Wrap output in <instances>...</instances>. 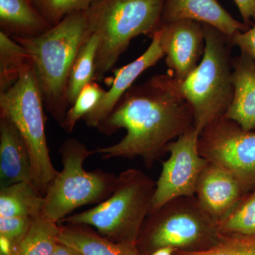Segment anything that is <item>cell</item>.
<instances>
[{"label": "cell", "instance_id": "cell-1", "mask_svg": "<svg viewBox=\"0 0 255 255\" xmlns=\"http://www.w3.org/2000/svg\"><path fill=\"white\" fill-rule=\"evenodd\" d=\"M194 122L189 104L151 78L143 85L129 89L97 128L107 135L124 128L125 136L114 145L97 147L95 152L103 159L140 157L150 168L167 153L169 144L194 127Z\"/></svg>", "mask_w": 255, "mask_h": 255}, {"label": "cell", "instance_id": "cell-2", "mask_svg": "<svg viewBox=\"0 0 255 255\" xmlns=\"http://www.w3.org/2000/svg\"><path fill=\"white\" fill-rule=\"evenodd\" d=\"M202 25L206 42L204 55L187 78L179 80L170 74L152 77L164 90L189 104L194 114V127L199 134L224 117L234 93L231 36L210 25Z\"/></svg>", "mask_w": 255, "mask_h": 255}, {"label": "cell", "instance_id": "cell-3", "mask_svg": "<svg viewBox=\"0 0 255 255\" xmlns=\"http://www.w3.org/2000/svg\"><path fill=\"white\" fill-rule=\"evenodd\" d=\"M95 28L90 6L69 15L40 36L14 39L29 53L45 108L60 126L70 107L68 87L72 66Z\"/></svg>", "mask_w": 255, "mask_h": 255}, {"label": "cell", "instance_id": "cell-4", "mask_svg": "<svg viewBox=\"0 0 255 255\" xmlns=\"http://www.w3.org/2000/svg\"><path fill=\"white\" fill-rule=\"evenodd\" d=\"M155 184L140 169H126L119 174L108 199L92 209L68 216L61 223L86 225L114 243L136 246L150 211Z\"/></svg>", "mask_w": 255, "mask_h": 255}, {"label": "cell", "instance_id": "cell-5", "mask_svg": "<svg viewBox=\"0 0 255 255\" xmlns=\"http://www.w3.org/2000/svg\"><path fill=\"white\" fill-rule=\"evenodd\" d=\"M218 224L201 208L195 196L172 199L149 213L136 243L142 255L161 248L205 251L219 241Z\"/></svg>", "mask_w": 255, "mask_h": 255}, {"label": "cell", "instance_id": "cell-6", "mask_svg": "<svg viewBox=\"0 0 255 255\" xmlns=\"http://www.w3.org/2000/svg\"><path fill=\"white\" fill-rule=\"evenodd\" d=\"M59 152L63 169L47 189L43 211L45 217L58 223L78 208L108 199L118 180V176L102 169L88 172L84 168L85 161L96 152L78 139L67 138Z\"/></svg>", "mask_w": 255, "mask_h": 255}, {"label": "cell", "instance_id": "cell-7", "mask_svg": "<svg viewBox=\"0 0 255 255\" xmlns=\"http://www.w3.org/2000/svg\"><path fill=\"white\" fill-rule=\"evenodd\" d=\"M165 0H94L95 29L100 35L95 80L114 68L132 38L152 36L159 27Z\"/></svg>", "mask_w": 255, "mask_h": 255}, {"label": "cell", "instance_id": "cell-8", "mask_svg": "<svg viewBox=\"0 0 255 255\" xmlns=\"http://www.w3.org/2000/svg\"><path fill=\"white\" fill-rule=\"evenodd\" d=\"M44 107L33 66L7 91L0 94V114L12 121L24 139L31 157V182L43 196L58 173L47 144Z\"/></svg>", "mask_w": 255, "mask_h": 255}, {"label": "cell", "instance_id": "cell-9", "mask_svg": "<svg viewBox=\"0 0 255 255\" xmlns=\"http://www.w3.org/2000/svg\"><path fill=\"white\" fill-rule=\"evenodd\" d=\"M199 153L234 176L246 193L255 188V131L223 117L199 134Z\"/></svg>", "mask_w": 255, "mask_h": 255}, {"label": "cell", "instance_id": "cell-10", "mask_svg": "<svg viewBox=\"0 0 255 255\" xmlns=\"http://www.w3.org/2000/svg\"><path fill=\"white\" fill-rule=\"evenodd\" d=\"M199 137L192 127L167 146L169 157L162 162L150 212L172 199L195 196L196 183L207 163L199 153Z\"/></svg>", "mask_w": 255, "mask_h": 255}, {"label": "cell", "instance_id": "cell-11", "mask_svg": "<svg viewBox=\"0 0 255 255\" xmlns=\"http://www.w3.org/2000/svg\"><path fill=\"white\" fill-rule=\"evenodd\" d=\"M159 43L174 78H187L202 59L206 42L202 23L189 19L161 23Z\"/></svg>", "mask_w": 255, "mask_h": 255}, {"label": "cell", "instance_id": "cell-12", "mask_svg": "<svg viewBox=\"0 0 255 255\" xmlns=\"http://www.w3.org/2000/svg\"><path fill=\"white\" fill-rule=\"evenodd\" d=\"M246 194L241 183L231 172L209 162L196 183V199L217 224L236 207Z\"/></svg>", "mask_w": 255, "mask_h": 255}, {"label": "cell", "instance_id": "cell-13", "mask_svg": "<svg viewBox=\"0 0 255 255\" xmlns=\"http://www.w3.org/2000/svg\"><path fill=\"white\" fill-rule=\"evenodd\" d=\"M152 41L145 51L136 60L115 71V78L112 87L106 91L98 105L90 113L84 117L87 127L97 128L112 113L132 84L144 71L154 66L164 57L159 43V32L155 31L151 36Z\"/></svg>", "mask_w": 255, "mask_h": 255}, {"label": "cell", "instance_id": "cell-14", "mask_svg": "<svg viewBox=\"0 0 255 255\" xmlns=\"http://www.w3.org/2000/svg\"><path fill=\"white\" fill-rule=\"evenodd\" d=\"M182 19L206 23L231 37L248 29L244 23L233 18L217 0H165L160 24Z\"/></svg>", "mask_w": 255, "mask_h": 255}, {"label": "cell", "instance_id": "cell-15", "mask_svg": "<svg viewBox=\"0 0 255 255\" xmlns=\"http://www.w3.org/2000/svg\"><path fill=\"white\" fill-rule=\"evenodd\" d=\"M31 182V162L24 139L12 121L0 114V187Z\"/></svg>", "mask_w": 255, "mask_h": 255}, {"label": "cell", "instance_id": "cell-16", "mask_svg": "<svg viewBox=\"0 0 255 255\" xmlns=\"http://www.w3.org/2000/svg\"><path fill=\"white\" fill-rule=\"evenodd\" d=\"M232 82L233 98L224 117L245 130H255V61L245 53L233 58Z\"/></svg>", "mask_w": 255, "mask_h": 255}, {"label": "cell", "instance_id": "cell-17", "mask_svg": "<svg viewBox=\"0 0 255 255\" xmlns=\"http://www.w3.org/2000/svg\"><path fill=\"white\" fill-rule=\"evenodd\" d=\"M0 27L15 39L40 36L52 26L32 0H0Z\"/></svg>", "mask_w": 255, "mask_h": 255}, {"label": "cell", "instance_id": "cell-18", "mask_svg": "<svg viewBox=\"0 0 255 255\" xmlns=\"http://www.w3.org/2000/svg\"><path fill=\"white\" fill-rule=\"evenodd\" d=\"M58 242L71 247L82 255H142L136 246L114 243L86 225H61Z\"/></svg>", "mask_w": 255, "mask_h": 255}, {"label": "cell", "instance_id": "cell-19", "mask_svg": "<svg viewBox=\"0 0 255 255\" xmlns=\"http://www.w3.org/2000/svg\"><path fill=\"white\" fill-rule=\"evenodd\" d=\"M43 196L31 182L0 188V218H35L43 214Z\"/></svg>", "mask_w": 255, "mask_h": 255}, {"label": "cell", "instance_id": "cell-20", "mask_svg": "<svg viewBox=\"0 0 255 255\" xmlns=\"http://www.w3.org/2000/svg\"><path fill=\"white\" fill-rule=\"evenodd\" d=\"M60 226L43 214L33 218L26 236L9 255H51L58 242Z\"/></svg>", "mask_w": 255, "mask_h": 255}, {"label": "cell", "instance_id": "cell-21", "mask_svg": "<svg viewBox=\"0 0 255 255\" xmlns=\"http://www.w3.org/2000/svg\"><path fill=\"white\" fill-rule=\"evenodd\" d=\"M100 43V35L95 28L79 50L69 77L68 99L70 107L82 89L95 81L96 58Z\"/></svg>", "mask_w": 255, "mask_h": 255}, {"label": "cell", "instance_id": "cell-22", "mask_svg": "<svg viewBox=\"0 0 255 255\" xmlns=\"http://www.w3.org/2000/svg\"><path fill=\"white\" fill-rule=\"evenodd\" d=\"M32 66L33 62L26 48L0 31V94L7 91Z\"/></svg>", "mask_w": 255, "mask_h": 255}, {"label": "cell", "instance_id": "cell-23", "mask_svg": "<svg viewBox=\"0 0 255 255\" xmlns=\"http://www.w3.org/2000/svg\"><path fill=\"white\" fill-rule=\"evenodd\" d=\"M223 236H255V188L245 194L227 216L218 223Z\"/></svg>", "mask_w": 255, "mask_h": 255}, {"label": "cell", "instance_id": "cell-24", "mask_svg": "<svg viewBox=\"0 0 255 255\" xmlns=\"http://www.w3.org/2000/svg\"><path fill=\"white\" fill-rule=\"evenodd\" d=\"M105 93V90L95 81L89 83L82 89L75 103L69 109L60 127L65 131H73L79 121L98 105Z\"/></svg>", "mask_w": 255, "mask_h": 255}, {"label": "cell", "instance_id": "cell-25", "mask_svg": "<svg viewBox=\"0 0 255 255\" xmlns=\"http://www.w3.org/2000/svg\"><path fill=\"white\" fill-rule=\"evenodd\" d=\"M174 255H255V236H223L216 245L205 251H177Z\"/></svg>", "mask_w": 255, "mask_h": 255}, {"label": "cell", "instance_id": "cell-26", "mask_svg": "<svg viewBox=\"0 0 255 255\" xmlns=\"http://www.w3.org/2000/svg\"><path fill=\"white\" fill-rule=\"evenodd\" d=\"M50 26L58 24L73 13L88 9L94 0H32Z\"/></svg>", "mask_w": 255, "mask_h": 255}, {"label": "cell", "instance_id": "cell-27", "mask_svg": "<svg viewBox=\"0 0 255 255\" xmlns=\"http://www.w3.org/2000/svg\"><path fill=\"white\" fill-rule=\"evenodd\" d=\"M32 219L28 216L0 218V253L9 255L11 250L26 236Z\"/></svg>", "mask_w": 255, "mask_h": 255}, {"label": "cell", "instance_id": "cell-28", "mask_svg": "<svg viewBox=\"0 0 255 255\" xmlns=\"http://www.w3.org/2000/svg\"><path fill=\"white\" fill-rule=\"evenodd\" d=\"M231 38L233 46H238L241 53L248 55L255 61V24L246 31L238 32Z\"/></svg>", "mask_w": 255, "mask_h": 255}, {"label": "cell", "instance_id": "cell-29", "mask_svg": "<svg viewBox=\"0 0 255 255\" xmlns=\"http://www.w3.org/2000/svg\"><path fill=\"white\" fill-rule=\"evenodd\" d=\"M234 1L241 13L243 23L248 27L252 21H255V0H234Z\"/></svg>", "mask_w": 255, "mask_h": 255}, {"label": "cell", "instance_id": "cell-30", "mask_svg": "<svg viewBox=\"0 0 255 255\" xmlns=\"http://www.w3.org/2000/svg\"><path fill=\"white\" fill-rule=\"evenodd\" d=\"M51 255H82L80 252L71 247L58 243Z\"/></svg>", "mask_w": 255, "mask_h": 255}, {"label": "cell", "instance_id": "cell-31", "mask_svg": "<svg viewBox=\"0 0 255 255\" xmlns=\"http://www.w3.org/2000/svg\"><path fill=\"white\" fill-rule=\"evenodd\" d=\"M176 251H177V250L174 249V248L167 247V248L157 250L150 255H174Z\"/></svg>", "mask_w": 255, "mask_h": 255}]
</instances>
